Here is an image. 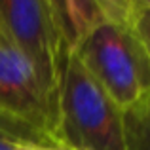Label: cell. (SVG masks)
<instances>
[{
    "label": "cell",
    "mask_w": 150,
    "mask_h": 150,
    "mask_svg": "<svg viewBox=\"0 0 150 150\" xmlns=\"http://www.w3.org/2000/svg\"><path fill=\"white\" fill-rule=\"evenodd\" d=\"M133 29H135L137 36L141 38L143 46L146 48L148 55H150V8H141L139 10Z\"/></svg>",
    "instance_id": "ba28073f"
},
{
    "label": "cell",
    "mask_w": 150,
    "mask_h": 150,
    "mask_svg": "<svg viewBox=\"0 0 150 150\" xmlns=\"http://www.w3.org/2000/svg\"><path fill=\"white\" fill-rule=\"evenodd\" d=\"M72 51L122 112L150 99V55L133 27L101 25Z\"/></svg>",
    "instance_id": "7a4b0ae2"
},
{
    "label": "cell",
    "mask_w": 150,
    "mask_h": 150,
    "mask_svg": "<svg viewBox=\"0 0 150 150\" xmlns=\"http://www.w3.org/2000/svg\"><path fill=\"white\" fill-rule=\"evenodd\" d=\"M127 150H150V99L124 112Z\"/></svg>",
    "instance_id": "8992f818"
},
{
    "label": "cell",
    "mask_w": 150,
    "mask_h": 150,
    "mask_svg": "<svg viewBox=\"0 0 150 150\" xmlns=\"http://www.w3.org/2000/svg\"><path fill=\"white\" fill-rule=\"evenodd\" d=\"M15 150H70L55 143H17Z\"/></svg>",
    "instance_id": "30bf717a"
},
{
    "label": "cell",
    "mask_w": 150,
    "mask_h": 150,
    "mask_svg": "<svg viewBox=\"0 0 150 150\" xmlns=\"http://www.w3.org/2000/svg\"><path fill=\"white\" fill-rule=\"evenodd\" d=\"M0 23L30 59L57 110L63 72L72 48L50 0H0Z\"/></svg>",
    "instance_id": "3957f363"
},
{
    "label": "cell",
    "mask_w": 150,
    "mask_h": 150,
    "mask_svg": "<svg viewBox=\"0 0 150 150\" xmlns=\"http://www.w3.org/2000/svg\"><path fill=\"white\" fill-rule=\"evenodd\" d=\"M0 135L10 137L17 143H51L30 125L23 124V122L15 120L4 112H0Z\"/></svg>",
    "instance_id": "52a82bcc"
},
{
    "label": "cell",
    "mask_w": 150,
    "mask_h": 150,
    "mask_svg": "<svg viewBox=\"0 0 150 150\" xmlns=\"http://www.w3.org/2000/svg\"><path fill=\"white\" fill-rule=\"evenodd\" d=\"M15 144H17V141L0 135V150H15Z\"/></svg>",
    "instance_id": "8fae6325"
},
{
    "label": "cell",
    "mask_w": 150,
    "mask_h": 150,
    "mask_svg": "<svg viewBox=\"0 0 150 150\" xmlns=\"http://www.w3.org/2000/svg\"><path fill=\"white\" fill-rule=\"evenodd\" d=\"M55 143L70 150H127L124 112L70 51L55 110Z\"/></svg>",
    "instance_id": "6da1fadb"
},
{
    "label": "cell",
    "mask_w": 150,
    "mask_h": 150,
    "mask_svg": "<svg viewBox=\"0 0 150 150\" xmlns=\"http://www.w3.org/2000/svg\"><path fill=\"white\" fill-rule=\"evenodd\" d=\"M139 10L137 0H67L70 46L101 25L133 27Z\"/></svg>",
    "instance_id": "5b68a950"
},
{
    "label": "cell",
    "mask_w": 150,
    "mask_h": 150,
    "mask_svg": "<svg viewBox=\"0 0 150 150\" xmlns=\"http://www.w3.org/2000/svg\"><path fill=\"white\" fill-rule=\"evenodd\" d=\"M0 112L36 129L55 143V106L30 59L0 23ZM57 144V143H55Z\"/></svg>",
    "instance_id": "277c9868"
},
{
    "label": "cell",
    "mask_w": 150,
    "mask_h": 150,
    "mask_svg": "<svg viewBox=\"0 0 150 150\" xmlns=\"http://www.w3.org/2000/svg\"><path fill=\"white\" fill-rule=\"evenodd\" d=\"M50 2H51V6H53L55 13H57L59 21H61L63 30H65V34H67V40H69V44H70V34H69V19H67V0H50ZM70 48H72V46H70Z\"/></svg>",
    "instance_id": "9c48e42d"
},
{
    "label": "cell",
    "mask_w": 150,
    "mask_h": 150,
    "mask_svg": "<svg viewBox=\"0 0 150 150\" xmlns=\"http://www.w3.org/2000/svg\"><path fill=\"white\" fill-rule=\"evenodd\" d=\"M137 4L141 8H150V0H137Z\"/></svg>",
    "instance_id": "7c38bea8"
}]
</instances>
